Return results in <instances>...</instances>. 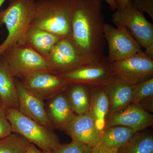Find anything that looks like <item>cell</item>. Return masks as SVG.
<instances>
[{
  "mask_svg": "<svg viewBox=\"0 0 153 153\" xmlns=\"http://www.w3.org/2000/svg\"><path fill=\"white\" fill-rule=\"evenodd\" d=\"M102 0H74L70 40L79 55L89 63L105 57Z\"/></svg>",
  "mask_w": 153,
  "mask_h": 153,
  "instance_id": "1",
  "label": "cell"
},
{
  "mask_svg": "<svg viewBox=\"0 0 153 153\" xmlns=\"http://www.w3.org/2000/svg\"><path fill=\"white\" fill-rule=\"evenodd\" d=\"M74 3V0H36L30 26L70 39Z\"/></svg>",
  "mask_w": 153,
  "mask_h": 153,
  "instance_id": "2",
  "label": "cell"
},
{
  "mask_svg": "<svg viewBox=\"0 0 153 153\" xmlns=\"http://www.w3.org/2000/svg\"><path fill=\"white\" fill-rule=\"evenodd\" d=\"M7 8L0 11V27L5 25L8 35L0 44V56L9 47L22 44L33 20L36 0H8Z\"/></svg>",
  "mask_w": 153,
  "mask_h": 153,
  "instance_id": "3",
  "label": "cell"
},
{
  "mask_svg": "<svg viewBox=\"0 0 153 153\" xmlns=\"http://www.w3.org/2000/svg\"><path fill=\"white\" fill-rule=\"evenodd\" d=\"M6 114L13 132L25 137L42 151L53 152L61 144L53 131L25 116L18 109L7 108Z\"/></svg>",
  "mask_w": 153,
  "mask_h": 153,
  "instance_id": "4",
  "label": "cell"
},
{
  "mask_svg": "<svg viewBox=\"0 0 153 153\" xmlns=\"http://www.w3.org/2000/svg\"><path fill=\"white\" fill-rule=\"evenodd\" d=\"M0 56L16 78L22 79L29 74L40 71L54 74L45 57L24 44L9 47Z\"/></svg>",
  "mask_w": 153,
  "mask_h": 153,
  "instance_id": "5",
  "label": "cell"
},
{
  "mask_svg": "<svg viewBox=\"0 0 153 153\" xmlns=\"http://www.w3.org/2000/svg\"><path fill=\"white\" fill-rule=\"evenodd\" d=\"M116 26L127 28L141 47L147 48L153 44V26L130 0L122 10H116L112 16Z\"/></svg>",
  "mask_w": 153,
  "mask_h": 153,
  "instance_id": "6",
  "label": "cell"
},
{
  "mask_svg": "<svg viewBox=\"0 0 153 153\" xmlns=\"http://www.w3.org/2000/svg\"><path fill=\"white\" fill-rule=\"evenodd\" d=\"M116 78L134 85L153 78V60L144 51L110 63Z\"/></svg>",
  "mask_w": 153,
  "mask_h": 153,
  "instance_id": "7",
  "label": "cell"
},
{
  "mask_svg": "<svg viewBox=\"0 0 153 153\" xmlns=\"http://www.w3.org/2000/svg\"><path fill=\"white\" fill-rule=\"evenodd\" d=\"M116 27L115 28L109 24H105L103 30L109 50L107 58L110 63L143 51L127 28L122 26Z\"/></svg>",
  "mask_w": 153,
  "mask_h": 153,
  "instance_id": "8",
  "label": "cell"
},
{
  "mask_svg": "<svg viewBox=\"0 0 153 153\" xmlns=\"http://www.w3.org/2000/svg\"><path fill=\"white\" fill-rule=\"evenodd\" d=\"M69 84L82 83L104 86L116 78L107 57L79 67L68 73L57 75Z\"/></svg>",
  "mask_w": 153,
  "mask_h": 153,
  "instance_id": "9",
  "label": "cell"
},
{
  "mask_svg": "<svg viewBox=\"0 0 153 153\" xmlns=\"http://www.w3.org/2000/svg\"><path fill=\"white\" fill-rule=\"evenodd\" d=\"M47 60L54 74L59 75L89 64L84 60L70 39L62 38L49 53Z\"/></svg>",
  "mask_w": 153,
  "mask_h": 153,
  "instance_id": "10",
  "label": "cell"
},
{
  "mask_svg": "<svg viewBox=\"0 0 153 153\" xmlns=\"http://www.w3.org/2000/svg\"><path fill=\"white\" fill-rule=\"evenodd\" d=\"M21 81L27 90L43 100H49L64 92L70 85L57 75L47 71L32 73Z\"/></svg>",
  "mask_w": 153,
  "mask_h": 153,
  "instance_id": "11",
  "label": "cell"
},
{
  "mask_svg": "<svg viewBox=\"0 0 153 153\" xmlns=\"http://www.w3.org/2000/svg\"><path fill=\"white\" fill-rule=\"evenodd\" d=\"M153 125V114L137 105L130 104L118 112L108 114L105 127L123 126L138 132L145 130Z\"/></svg>",
  "mask_w": 153,
  "mask_h": 153,
  "instance_id": "12",
  "label": "cell"
},
{
  "mask_svg": "<svg viewBox=\"0 0 153 153\" xmlns=\"http://www.w3.org/2000/svg\"><path fill=\"white\" fill-rule=\"evenodd\" d=\"M19 97L18 110L32 120L53 131L54 129L46 111L44 100L30 92L20 79H15Z\"/></svg>",
  "mask_w": 153,
  "mask_h": 153,
  "instance_id": "13",
  "label": "cell"
},
{
  "mask_svg": "<svg viewBox=\"0 0 153 153\" xmlns=\"http://www.w3.org/2000/svg\"><path fill=\"white\" fill-rule=\"evenodd\" d=\"M62 130L71 137L72 140L82 143L91 147L99 144L102 132L88 114L76 115Z\"/></svg>",
  "mask_w": 153,
  "mask_h": 153,
  "instance_id": "14",
  "label": "cell"
},
{
  "mask_svg": "<svg viewBox=\"0 0 153 153\" xmlns=\"http://www.w3.org/2000/svg\"><path fill=\"white\" fill-rule=\"evenodd\" d=\"M46 110L54 129L62 130L76 115L69 104L65 91L48 100Z\"/></svg>",
  "mask_w": 153,
  "mask_h": 153,
  "instance_id": "15",
  "label": "cell"
},
{
  "mask_svg": "<svg viewBox=\"0 0 153 153\" xmlns=\"http://www.w3.org/2000/svg\"><path fill=\"white\" fill-rule=\"evenodd\" d=\"M61 38L60 36L47 30L30 26L25 33L22 44L34 49L47 59L51 50Z\"/></svg>",
  "mask_w": 153,
  "mask_h": 153,
  "instance_id": "16",
  "label": "cell"
},
{
  "mask_svg": "<svg viewBox=\"0 0 153 153\" xmlns=\"http://www.w3.org/2000/svg\"><path fill=\"white\" fill-rule=\"evenodd\" d=\"M133 85L116 78L103 86L109 100V113H114L131 104Z\"/></svg>",
  "mask_w": 153,
  "mask_h": 153,
  "instance_id": "17",
  "label": "cell"
},
{
  "mask_svg": "<svg viewBox=\"0 0 153 153\" xmlns=\"http://www.w3.org/2000/svg\"><path fill=\"white\" fill-rule=\"evenodd\" d=\"M89 86L90 103L88 114L93 119L97 127L102 132L105 127L106 119L109 113V100L103 86Z\"/></svg>",
  "mask_w": 153,
  "mask_h": 153,
  "instance_id": "18",
  "label": "cell"
},
{
  "mask_svg": "<svg viewBox=\"0 0 153 153\" xmlns=\"http://www.w3.org/2000/svg\"><path fill=\"white\" fill-rule=\"evenodd\" d=\"M15 78L5 61L0 56V100L7 108L19 109V101Z\"/></svg>",
  "mask_w": 153,
  "mask_h": 153,
  "instance_id": "19",
  "label": "cell"
},
{
  "mask_svg": "<svg viewBox=\"0 0 153 153\" xmlns=\"http://www.w3.org/2000/svg\"><path fill=\"white\" fill-rule=\"evenodd\" d=\"M67 99L76 115L86 114L90 103V86L82 83L70 84L65 91Z\"/></svg>",
  "mask_w": 153,
  "mask_h": 153,
  "instance_id": "20",
  "label": "cell"
},
{
  "mask_svg": "<svg viewBox=\"0 0 153 153\" xmlns=\"http://www.w3.org/2000/svg\"><path fill=\"white\" fill-rule=\"evenodd\" d=\"M136 132L127 127L114 126L105 128L99 144L106 147L118 149L125 145Z\"/></svg>",
  "mask_w": 153,
  "mask_h": 153,
  "instance_id": "21",
  "label": "cell"
},
{
  "mask_svg": "<svg viewBox=\"0 0 153 153\" xmlns=\"http://www.w3.org/2000/svg\"><path fill=\"white\" fill-rule=\"evenodd\" d=\"M117 153H153L152 132H136L125 145L118 149Z\"/></svg>",
  "mask_w": 153,
  "mask_h": 153,
  "instance_id": "22",
  "label": "cell"
},
{
  "mask_svg": "<svg viewBox=\"0 0 153 153\" xmlns=\"http://www.w3.org/2000/svg\"><path fill=\"white\" fill-rule=\"evenodd\" d=\"M31 144L25 137L13 132L0 138V153H26Z\"/></svg>",
  "mask_w": 153,
  "mask_h": 153,
  "instance_id": "23",
  "label": "cell"
},
{
  "mask_svg": "<svg viewBox=\"0 0 153 153\" xmlns=\"http://www.w3.org/2000/svg\"><path fill=\"white\" fill-rule=\"evenodd\" d=\"M153 96V78L133 86L131 104L137 105L144 99Z\"/></svg>",
  "mask_w": 153,
  "mask_h": 153,
  "instance_id": "24",
  "label": "cell"
},
{
  "mask_svg": "<svg viewBox=\"0 0 153 153\" xmlns=\"http://www.w3.org/2000/svg\"><path fill=\"white\" fill-rule=\"evenodd\" d=\"M92 147L79 142L72 140L61 144L52 153H92Z\"/></svg>",
  "mask_w": 153,
  "mask_h": 153,
  "instance_id": "25",
  "label": "cell"
},
{
  "mask_svg": "<svg viewBox=\"0 0 153 153\" xmlns=\"http://www.w3.org/2000/svg\"><path fill=\"white\" fill-rule=\"evenodd\" d=\"M7 108L0 105V138L4 137L13 133L10 124L6 116Z\"/></svg>",
  "mask_w": 153,
  "mask_h": 153,
  "instance_id": "26",
  "label": "cell"
},
{
  "mask_svg": "<svg viewBox=\"0 0 153 153\" xmlns=\"http://www.w3.org/2000/svg\"><path fill=\"white\" fill-rule=\"evenodd\" d=\"M140 12L147 13L153 20V0H132Z\"/></svg>",
  "mask_w": 153,
  "mask_h": 153,
  "instance_id": "27",
  "label": "cell"
},
{
  "mask_svg": "<svg viewBox=\"0 0 153 153\" xmlns=\"http://www.w3.org/2000/svg\"><path fill=\"white\" fill-rule=\"evenodd\" d=\"M140 107L148 112H153V96L144 99L137 104Z\"/></svg>",
  "mask_w": 153,
  "mask_h": 153,
  "instance_id": "28",
  "label": "cell"
},
{
  "mask_svg": "<svg viewBox=\"0 0 153 153\" xmlns=\"http://www.w3.org/2000/svg\"><path fill=\"white\" fill-rule=\"evenodd\" d=\"M117 150L106 147L99 144L92 148V153H117Z\"/></svg>",
  "mask_w": 153,
  "mask_h": 153,
  "instance_id": "29",
  "label": "cell"
},
{
  "mask_svg": "<svg viewBox=\"0 0 153 153\" xmlns=\"http://www.w3.org/2000/svg\"><path fill=\"white\" fill-rule=\"evenodd\" d=\"M130 0H115L117 10H120L127 5Z\"/></svg>",
  "mask_w": 153,
  "mask_h": 153,
  "instance_id": "30",
  "label": "cell"
},
{
  "mask_svg": "<svg viewBox=\"0 0 153 153\" xmlns=\"http://www.w3.org/2000/svg\"><path fill=\"white\" fill-rule=\"evenodd\" d=\"M26 153H52V152H47V151L39 150L36 147L35 145L31 144L30 146L28 148L26 152Z\"/></svg>",
  "mask_w": 153,
  "mask_h": 153,
  "instance_id": "31",
  "label": "cell"
},
{
  "mask_svg": "<svg viewBox=\"0 0 153 153\" xmlns=\"http://www.w3.org/2000/svg\"><path fill=\"white\" fill-rule=\"evenodd\" d=\"M144 52L148 57L153 60V44L145 48V51H144Z\"/></svg>",
  "mask_w": 153,
  "mask_h": 153,
  "instance_id": "32",
  "label": "cell"
},
{
  "mask_svg": "<svg viewBox=\"0 0 153 153\" xmlns=\"http://www.w3.org/2000/svg\"><path fill=\"white\" fill-rule=\"evenodd\" d=\"M109 6L111 10L115 11L116 10L117 7L115 0H105Z\"/></svg>",
  "mask_w": 153,
  "mask_h": 153,
  "instance_id": "33",
  "label": "cell"
},
{
  "mask_svg": "<svg viewBox=\"0 0 153 153\" xmlns=\"http://www.w3.org/2000/svg\"><path fill=\"white\" fill-rule=\"evenodd\" d=\"M7 0H0V8H1V7L2 6L3 4H4Z\"/></svg>",
  "mask_w": 153,
  "mask_h": 153,
  "instance_id": "34",
  "label": "cell"
},
{
  "mask_svg": "<svg viewBox=\"0 0 153 153\" xmlns=\"http://www.w3.org/2000/svg\"><path fill=\"white\" fill-rule=\"evenodd\" d=\"M1 104V100H0V105Z\"/></svg>",
  "mask_w": 153,
  "mask_h": 153,
  "instance_id": "35",
  "label": "cell"
}]
</instances>
